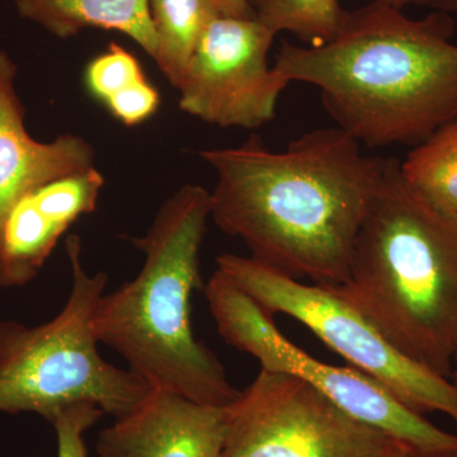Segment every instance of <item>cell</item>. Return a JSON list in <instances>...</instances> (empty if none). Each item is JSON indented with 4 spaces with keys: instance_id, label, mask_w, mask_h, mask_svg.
<instances>
[{
    "instance_id": "obj_1",
    "label": "cell",
    "mask_w": 457,
    "mask_h": 457,
    "mask_svg": "<svg viewBox=\"0 0 457 457\" xmlns=\"http://www.w3.org/2000/svg\"><path fill=\"white\" fill-rule=\"evenodd\" d=\"M333 128L315 129L270 150L257 137L200 152L216 173L212 218L243 240L251 257L294 278L341 286L360 228L389 158L368 155Z\"/></svg>"
},
{
    "instance_id": "obj_2",
    "label": "cell",
    "mask_w": 457,
    "mask_h": 457,
    "mask_svg": "<svg viewBox=\"0 0 457 457\" xmlns=\"http://www.w3.org/2000/svg\"><path fill=\"white\" fill-rule=\"evenodd\" d=\"M455 21L408 17L370 2L347 11L320 46L282 42L275 68L288 83L312 84L337 128L361 145L417 146L457 120Z\"/></svg>"
},
{
    "instance_id": "obj_3",
    "label": "cell",
    "mask_w": 457,
    "mask_h": 457,
    "mask_svg": "<svg viewBox=\"0 0 457 457\" xmlns=\"http://www.w3.org/2000/svg\"><path fill=\"white\" fill-rule=\"evenodd\" d=\"M390 345L453 378L457 357V215L411 187L389 158L360 228L347 282L333 286Z\"/></svg>"
},
{
    "instance_id": "obj_4",
    "label": "cell",
    "mask_w": 457,
    "mask_h": 457,
    "mask_svg": "<svg viewBox=\"0 0 457 457\" xmlns=\"http://www.w3.org/2000/svg\"><path fill=\"white\" fill-rule=\"evenodd\" d=\"M212 218L210 192L185 185L132 243L145 262L137 278L104 294L96 312L99 342L112 348L153 389L228 407L239 390L192 328V296L201 287L200 251Z\"/></svg>"
},
{
    "instance_id": "obj_5",
    "label": "cell",
    "mask_w": 457,
    "mask_h": 457,
    "mask_svg": "<svg viewBox=\"0 0 457 457\" xmlns=\"http://www.w3.org/2000/svg\"><path fill=\"white\" fill-rule=\"evenodd\" d=\"M65 251L71 286L62 311L35 327L0 320V413H35L51 423L62 409L90 403L116 420L153 387L99 353L95 317L108 276L84 269L79 237L69 236Z\"/></svg>"
},
{
    "instance_id": "obj_6",
    "label": "cell",
    "mask_w": 457,
    "mask_h": 457,
    "mask_svg": "<svg viewBox=\"0 0 457 457\" xmlns=\"http://www.w3.org/2000/svg\"><path fill=\"white\" fill-rule=\"evenodd\" d=\"M204 293L221 338L260 361L262 370L299 378L416 457H457V436L433 426L359 370L328 365L288 341L273 317L221 270L216 269Z\"/></svg>"
},
{
    "instance_id": "obj_7",
    "label": "cell",
    "mask_w": 457,
    "mask_h": 457,
    "mask_svg": "<svg viewBox=\"0 0 457 457\" xmlns=\"http://www.w3.org/2000/svg\"><path fill=\"white\" fill-rule=\"evenodd\" d=\"M216 263L267 314L296 319L411 411H441L457 423L456 385L396 351L333 286L302 284L251 255L224 253Z\"/></svg>"
},
{
    "instance_id": "obj_8",
    "label": "cell",
    "mask_w": 457,
    "mask_h": 457,
    "mask_svg": "<svg viewBox=\"0 0 457 457\" xmlns=\"http://www.w3.org/2000/svg\"><path fill=\"white\" fill-rule=\"evenodd\" d=\"M394 444L299 378L261 370L227 407L220 457H386Z\"/></svg>"
},
{
    "instance_id": "obj_9",
    "label": "cell",
    "mask_w": 457,
    "mask_h": 457,
    "mask_svg": "<svg viewBox=\"0 0 457 457\" xmlns=\"http://www.w3.org/2000/svg\"><path fill=\"white\" fill-rule=\"evenodd\" d=\"M276 36L254 16L213 11L177 87L180 110L220 128L255 130L272 121L290 86L269 62Z\"/></svg>"
},
{
    "instance_id": "obj_10",
    "label": "cell",
    "mask_w": 457,
    "mask_h": 457,
    "mask_svg": "<svg viewBox=\"0 0 457 457\" xmlns=\"http://www.w3.org/2000/svg\"><path fill=\"white\" fill-rule=\"evenodd\" d=\"M104 179L96 167L41 186L9 212L0 237V287L38 275L62 234L97 209Z\"/></svg>"
},
{
    "instance_id": "obj_11",
    "label": "cell",
    "mask_w": 457,
    "mask_h": 457,
    "mask_svg": "<svg viewBox=\"0 0 457 457\" xmlns=\"http://www.w3.org/2000/svg\"><path fill=\"white\" fill-rule=\"evenodd\" d=\"M227 407L153 389L134 411L99 433L98 457H220Z\"/></svg>"
},
{
    "instance_id": "obj_12",
    "label": "cell",
    "mask_w": 457,
    "mask_h": 457,
    "mask_svg": "<svg viewBox=\"0 0 457 457\" xmlns=\"http://www.w3.org/2000/svg\"><path fill=\"white\" fill-rule=\"evenodd\" d=\"M18 66L0 49V237L14 204L46 183L95 167L89 141L64 134L49 143L33 139L17 92Z\"/></svg>"
},
{
    "instance_id": "obj_13",
    "label": "cell",
    "mask_w": 457,
    "mask_h": 457,
    "mask_svg": "<svg viewBox=\"0 0 457 457\" xmlns=\"http://www.w3.org/2000/svg\"><path fill=\"white\" fill-rule=\"evenodd\" d=\"M18 16L57 38L87 29L121 32L155 60L158 42L147 0H13Z\"/></svg>"
},
{
    "instance_id": "obj_14",
    "label": "cell",
    "mask_w": 457,
    "mask_h": 457,
    "mask_svg": "<svg viewBox=\"0 0 457 457\" xmlns=\"http://www.w3.org/2000/svg\"><path fill=\"white\" fill-rule=\"evenodd\" d=\"M86 84L129 128L145 122L161 104L158 89L146 79L139 60L114 42L87 66Z\"/></svg>"
},
{
    "instance_id": "obj_15",
    "label": "cell",
    "mask_w": 457,
    "mask_h": 457,
    "mask_svg": "<svg viewBox=\"0 0 457 457\" xmlns=\"http://www.w3.org/2000/svg\"><path fill=\"white\" fill-rule=\"evenodd\" d=\"M147 2L158 42L155 62L168 82L177 88L213 9L207 0Z\"/></svg>"
},
{
    "instance_id": "obj_16",
    "label": "cell",
    "mask_w": 457,
    "mask_h": 457,
    "mask_svg": "<svg viewBox=\"0 0 457 457\" xmlns=\"http://www.w3.org/2000/svg\"><path fill=\"white\" fill-rule=\"evenodd\" d=\"M400 171L429 204L457 215V120L414 146Z\"/></svg>"
},
{
    "instance_id": "obj_17",
    "label": "cell",
    "mask_w": 457,
    "mask_h": 457,
    "mask_svg": "<svg viewBox=\"0 0 457 457\" xmlns=\"http://www.w3.org/2000/svg\"><path fill=\"white\" fill-rule=\"evenodd\" d=\"M252 14L270 31L288 32L305 46H320L341 29L347 11L339 0H248Z\"/></svg>"
},
{
    "instance_id": "obj_18",
    "label": "cell",
    "mask_w": 457,
    "mask_h": 457,
    "mask_svg": "<svg viewBox=\"0 0 457 457\" xmlns=\"http://www.w3.org/2000/svg\"><path fill=\"white\" fill-rule=\"evenodd\" d=\"M104 416V411L90 403L71 405L60 411L51 420L56 432L57 457H87L84 433Z\"/></svg>"
},
{
    "instance_id": "obj_19",
    "label": "cell",
    "mask_w": 457,
    "mask_h": 457,
    "mask_svg": "<svg viewBox=\"0 0 457 457\" xmlns=\"http://www.w3.org/2000/svg\"><path fill=\"white\" fill-rule=\"evenodd\" d=\"M370 2L400 9V11L409 5H414V7L431 9L437 13L451 14L457 12V0H370Z\"/></svg>"
},
{
    "instance_id": "obj_20",
    "label": "cell",
    "mask_w": 457,
    "mask_h": 457,
    "mask_svg": "<svg viewBox=\"0 0 457 457\" xmlns=\"http://www.w3.org/2000/svg\"><path fill=\"white\" fill-rule=\"evenodd\" d=\"M213 11L230 17H248L252 14L248 0H207Z\"/></svg>"
},
{
    "instance_id": "obj_21",
    "label": "cell",
    "mask_w": 457,
    "mask_h": 457,
    "mask_svg": "<svg viewBox=\"0 0 457 457\" xmlns=\"http://www.w3.org/2000/svg\"><path fill=\"white\" fill-rule=\"evenodd\" d=\"M386 457H416L413 453H409L407 449L400 446L399 444H394L392 449H390L389 453H387Z\"/></svg>"
},
{
    "instance_id": "obj_22",
    "label": "cell",
    "mask_w": 457,
    "mask_h": 457,
    "mask_svg": "<svg viewBox=\"0 0 457 457\" xmlns=\"http://www.w3.org/2000/svg\"><path fill=\"white\" fill-rule=\"evenodd\" d=\"M453 384H455L457 386V357H456V361H455V366H453Z\"/></svg>"
}]
</instances>
